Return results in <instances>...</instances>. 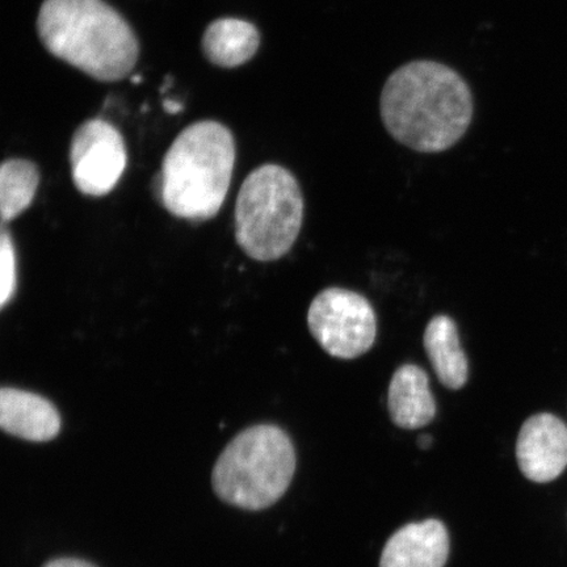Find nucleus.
Masks as SVG:
<instances>
[{"label":"nucleus","mask_w":567,"mask_h":567,"mask_svg":"<svg viewBox=\"0 0 567 567\" xmlns=\"http://www.w3.org/2000/svg\"><path fill=\"white\" fill-rule=\"evenodd\" d=\"M380 105L392 137L420 153L449 151L473 118L470 86L457 71L434 61H414L395 70Z\"/></svg>","instance_id":"nucleus-1"},{"label":"nucleus","mask_w":567,"mask_h":567,"mask_svg":"<svg viewBox=\"0 0 567 567\" xmlns=\"http://www.w3.org/2000/svg\"><path fill=\"white\" fill-rule=\"evenodd\" d=\"M38 32L49 53L96 81H122L138 60L136 34L103 0H45Z\"/></svg>","instance_id":"nucleus-2"},{"label":"nucleus","mask_w":567,"mask_h":567,"mask_svg":"<svg viewBox=\"0 0 567 567\" xmlns=\"http://www.w3.org/2000/svg\"><path fill=\"white\" fill-rule=\"evenodd\" d=\"M236 142L216 122L189 125L169 146L157 177L159 200L175 217L205 221L221 209L230 187Z\"/></svg>","instance_id":"nucleus-3"},{"label":"nucleus","mask_w":567,"mask_h":567,"mask_svg":"<svg viewBox=\"0 0 567 567\" xmlns=\"http://www.w3.org/2000/svg\"><path fill=\"white\" fill-rule=\"evenodd\" d=\"M295 471L296 453L287 432L272 424L254 425L226 446L212 485L229 505L259 512L281 498Z\"/></svg>","instance_id":"nucleus-4"},{"label":"nucleus","mask_w":567,"mask_h":567,"mask_svg":"<svg viewBox=\"0 0 567 567\" xmlns=\"http://www.w3.org/2000/svg\"><path fill=\"white\" fill-rule=\"evenodd\" d=\"M299 182L286 167L265 165L248 175L236 204V239L247 257L278 260L290 251L303 223Z\"/></svg>","instance_id":"nucleus-5"},{"label":"nucleus","mask_w":567,"mask_h":567,"mask_svg":"<svg viewBox=\"0 0 567 567\" xmlns=\"http://www.w3.org/2000/svg\"><path fill=\"white\" fill-rule=\"evenodd\" d=\"M308 326L323 351L342 360L363 357L378 338L372 303L363 295L343 288H328L315 297Z\"/></svg>","instance_id":"nucleus-6"},{"label":"nucleus","mask_w":567,"mask_h":567,"mask_svg":"<svg viewBox=\"0 0 567 567\" xmlns=\"http://www.w3.org/2000/svg\"><path fill=\"white\" fill-rule=\"evenodd\" d=\"M70 163L80 193L95 197L109 195L122 179L127 163L122 133L105 120H89L71 140Z\"/></svg>","instance_id":"nucleus-7"},{"label":"nucleus","mask_w":567,"mask_h":567,"mask_svg":"<svg viewBox=\"0 0 567 567\" xmlns=\"http://www.w3.org/2000/svg\"><path fill=\"white\" fill-rule=\"evenodd\" d=\"M516 458L528 480L545 484L561 476L567 466V427L556 415L540 413L522 425Z\"/></svg>","instance_id":"nucleus-8"},{"label":"nucleus","mask_w":567,"mask_h":567,"mask_svg":"<svg viewBox=\"0 0 567 567\" xmlns=\"http://www.w3.org/2000/svg\"><path fill=\"white\" fill-rule=\"evenodd\" d=\"M450 556L449 530L429 519L408 524L389 538L380 567H444Z\"/></svg>","instance_id":"nucleus-9"},{"label":"nucleus","mask_w":567,"mask_h":567,"mask_svg":"<svg viewBox=\"0 0 567 567\" xmlns=\"http://www.w3.org/2000/svg\"><path fill=\"white\" fill-rule=\"evenodd\" d=\"M0 425L12 436L30 442H49L59 435L61 416L44 396L3 388L0 390Z\"/></svg>","instance_id":"nucleus-10"},{"label":"nucleus","mask_w":567,"mask_h":567,"mask_svg":"<svg viewBox=\"0 0 567 567\" xmlns=\"http://www.w3.org/2000/svg\"><path fill=\"white\" fill-rule=\"evenodd\" d=\"M388 409L394 424L403 430L425 427L436 415V402L423 368L403 364L393 374L388 390Z\"/></svg>","instance_id":"nucleus-11"},{"label":"nucleus","mask_w":567,"mask_h":567,"mask_svg":"<svg viewBox=\"0 0 567 567\" xmlns=\"http://www.w3.org/2000/svg\"><path fill=\"white\" fill-rule=\"evenodd\" d=\"M423 346L439 381L451 390L463 389L470 380V361L461 346L457 324L445 315L431 319Z\"/></svg>","instance_id":"nucleus-12"},{"label":"nucleus","mask_w":567,"mask_h":567,"mask_svg":"<svg viewBox=\"0 0 567 567\" xmlns=\"http://www.w3.org/2000/svg\"><path fill=\"white\" fill-rule=\"evenodd\" d=\"M260 45V34L251 23L240 19H218L207 28L202 48L213 65L231 69L250 61Z\"/></svg>","instance_id":"nucleus-13"},{"label":"nucleus","mask_w":567,"mask_h":567,"mask_svg":"<svg viewBox=\"0 0 567 567\" xmlns=\"http://www.w3.org/2000/svg\"><path fill=\"white\" fill-rule=\"evenodd\" d=\"M40 173L33 162L6 161L0 168V215L3 224L12 221L33 203Z\"/></svg>","instance_id":"nucleus-14"},{"label":"nucleus","mask_w":567,"mask_h":567,"mask_svg":"<svg viewBox=\"0 0 567 567\" xmlns=\"http://www.w3.org/2000/svg\"><path fill=\"white\" fill-rule=\"evenodd\" d=\"M0 272H2V288H0V307L12 300L17 290V255L12 238L6 229L0 236Z\"/></svg>","instance_id":"nucleus-15"},{"label":"nucleus","mask_w":567,"mask_h":567,"mask_svg":"<svg viewBox=\"0 0 567 567\" xmlns=\"http://www.w3.org/2000/svg\"><path fill=\"white\" fill-rule=\"evenodd\" d=\"M44 567H96L90 563L75 558H59L48 563Z\"/></svg>","instance_id":"nucleus-16"},{"label":"nucleus","mask_w":567,"mask_h":567,"mask_svg":"<svg viewBox=\"0 0 567 567\" xmlns=\"http://www.w3.org/2000/svg\"><path fill=\"white\" fill-rule=\"evenodd\" d=\"M432 442H434V439H432V436L429 434H423L417 437V446L424 451L431 449Z\"/></svg>","instance_id":"nucleus-17"},{"label":"nucleus","mask_w":567,"mask_h":567,"mask_svg":"<svg viewBox=\"0 0 567 567\" xmlns=\"http://www.w3.org/2000/svg\"><path fill=\"white\" fill-rule=\"evenodd\" d=\"M163 104H165V105H163V106H165V111L168 113H172V115H174V113L181 112L183 110L182 104L174 102V101H166Z\"/></svg>","instance_id":"nucleus-18"}]
</instances>
